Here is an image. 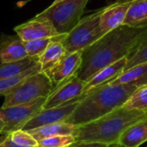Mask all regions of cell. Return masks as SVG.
<instances>
[{
    "label": "cell",
    "instance_id": "cell-1",
    "mask_svg": "<svg viewBox=\"0 0 147 147\" xmlns=\"http://www.w3.org/2000/svg\"><path fill=\"white\" fill-rule=\"evenodd\" d=\"M146 38L147 24L121 25L109 31L83 50L82 64L76 76L87 82L101 69L122 58H128Z\"/></svg>",
    "mask_w": 147,
    "mask_h": 147
},
{
    "label": "cell",
    "instance_id": "cell-2",
    "mask_svg": "<svg viewBox=\"0 0 147 147\" xmlns=\"http://www.w3.org/2000/svg\"><path fill=\"white\" fill-rule=\"evenodd\" d=\"M138 87L105 84L84 94L71 116L65 121L77 127L96 121L121 107Z\"/></svg>",
    "mask_w": 147,
    "mask_h": 147
},
{
    "label": "cell",
    "instance_id": "cell-3",
    "mask_svg": "<svg viewBox=\"0 0 147 147\" xmlns=\"http://www.w3.org/2000/svg\"><path fill=\"white\" fill-rule=\"evenodd\" d=\"M146 117L147 110H127L121 106L96 121L78 127L74 137L77 142L117 144L130 126Z\"/></svg>",
    "mask_w": 147,
    "mask_h": 147
},
{
    "label": "cell",
    "instance_id": "cell-4",
    "mask_svg": "<svg viewBox=\"0 0 147 147\" xmlns=\"http://www.w3.org/2000/svg\"><path fill=\"white\" fill-rule=\"evenodd\" d=\"M53 90L49 77L44 71H38L13 88L4 96L2 108H8L47 97Z\"/></svg>",
    "mask_w": 147,
    "mask_h": 147
},
{
    "label": "cell",
    "instance_id": "cell-5",
    "mask_svg": "<svg viewBox=\"0 0 147 147\" xmlns=\"http://www.w3.org/2000/svg\"><path fill=\"white\" fill-rule=\"evenodd\" d=\"M105 7L82 17L79 22L62 38L60 42L67 53L83 51L104 35L100 27V17Z\"/></svg>",
    "mask_w": 147,
    "mask_h": 147
},
{
    "label": "cell",
    "instance_id": "cell-6",
    "mask_svg": "<svg viewBox=\"0 0 147 147\" xmlns=\"http://www.w3.org/2000/svg\"><path fill=\"white\" fill-rule=\"evenodd\" d=\"M89 0H65L49 6L35 16L50 21L56 31L62 35L68 34L82 19Z\"/></svg>",
    "mask_w": 147,
    "mask_h": 147
},
{
    "label": "cell",
    "instance_id": "cell-7",
    "mask_svg": "<svg viewBox=\"0 0 147 147\" xmlns=\"http://www.w3.org/2000/svg\"><path fill=\"white\" fill-rule=\"evenodd\" d=\"M47 97L37 99L34 102L16 105L8 108H0V121L4 123L2 134L7 135L13 132L22 130L23 127L40 110Z\"/></svg>",
    "mask_w": 147,
    "mask_h": 147
},
{
    "label": "cell",
    "instance_id": "cell-8",
    "mask_svg": "<svg viewBox=\"0 0 147 147\" xmlns=\"http://www.w3.org/2000/svg\"><path fill=\"white\" fill-rule=\"evenodd\" d=\"M86 82L78 78L76 75L56 86L47 97L42 109H51L68 103L80 98L84 92Z\"/></svg>",
    "mask_w": 147,
    "mask_h": 147
},
{
    "label": "cell",
    "instance_id": "cell-9",
    "mask_svg": "<svg viewBox=\"0 0 147 147\" xmlns=\"http://www.w3.org/2000/svg\"><path fill=\"white\" fill-rule=\"evenodd\" d=\"M14 31L22 41L41 38H59L62 40L65 35L59 34L50 21L36 16L15 27Z\"/></svg>",
    "mask_w": 147,
    "mask_h": 147
},
{
    "label": "cell",
    "instance_id": "cell-10",
    "mask_svg": "<svg viewBox=\"0 0 147 147\" xmlns=\"http://www.w3.org/2000/svg\"><path fill=\"white\" fill-rule=\"evenodd\" d=\"M80 98L75 99L61 106L42 109L34 115L22 130L28 131L43 125L53 124L57 122H65L73 113Z\"/></svg>",
    "mask_w": 147,
    "mask_h": 147
},
{
    "label": "cell",
    "instance_id": "cell-11",
    "mask_svg": "<svg viewBox=\"0 0 147 147\" xmlns=\"http://www.w3.org/2000/svg\"><path fill=\"white\" fill-rule=\"evenodd\" d=\"M82 53L83 51H77L66 53L54 66L45 71L51 79L53 89L77 74L82 64Z\"/></svg>",
    "mask_w": 147,
    "mask_h": 147
},
{
    "label": "cell",
    "instance_id": "cell-12",
    "mask_svg": "<svg viewBox=\"0 0 147 147\" xmlns=\"http://www.w3.org/2000/svg\"><path fill=\"white\" fill-rule=\"evenodd\" d=\"M137 0H118L105 6L100 17V27L103 34L123 25L130 7Z\"/></svg>",
    "mask_w": 147,
    "mask_h": 147
},
{
    "label": "cell",
    "instance_id": "cell-13",
    "mask_svg": "<svg viewBox=\"0 0 147 147\" xmlns=\"http://www.w3.org/2000/svg\"><path fill=\"white\" fill-rule=\"evenodd\" d=\"M24 41L16 34H2L0 39V64L21 60L28 57Z\"/></svg>",
    "mask_w": 147,
    "mask_h": 147
},
{
    "label": "cell",
    "instance_id": "cell-14",
    "mask_svg": "<svg viewBox=\"0 0 147 147\" xmlns=\"http://www.w3.org/2000/svg\"><path fill=\"white\" fill-rule=\"evenodd\" d=\"M127 63V58L125 57L101 69L86 82L84 94L87 93L88 91L91 90L94 88L108 84L112 80L115 79L119 75H121L124 71Z\"/></svg>",
    "mask_w": 147,
    "mask_h": 147
},
{
    "label": "cell",
    "instance_id": "cell-15",
    "mask_svg": "<svg viewBox=\"0 0 147 147\" xmlns=\"http://www.w3.org/2000/svg\"><path fill=\"white\" fill-rule=\"evenodd\" d=\"M147 141V117L130 126L121 135L119 144L124 147H140Z\"/></svg>",
    "mask_w": 147,
    "mask_h": 147
},
{
    "label": "cell",
    "instance_id": "cell-16",
    "mask_svg": "<svg viewBox=\"0 0 147 147\" xmlns=\"http://www.w3.org/2000/svg\"><path fill=\"white\" fill-rule=\"evenodd\" d=\"M78 127L67 122H57L43 125L27 131L37 141L56 135H74Z\"/></svg>",
    "mask_w": 147,
    "mask_h": 147
},
{
    "label": "cell",
    "instance_id": "cell-17",
    "mask_svg": "<svg viewBox=\"0 0 147 147\" xmlns=\"http://www.w3.org/2000/svg\"><path fill=\"white\" fill-rule=\"evenodd\" d=\"M109 84H132L137 87L147 85V62L125 70L121 75Z\"/></svg>",
    "mask_w": 147,
    "mask_h": 147
},
{
    "label": "cell",
    "instance_id": "cell-18",
    "mask_svg": "<svg viewBox=\"0 0 147 147\" xmlns=\"http://www.w3.org/2000/svg\"><path fill=\"white\" fill-rule=\"evenodd\" d=\"M39 64V56H28L21 60L0 64V80L16 77Z\"/></svg>",
    "mask_w": 147,
    "mask_h": 147
},
{
    "label": "cell",
    "instance_id": "cell-19",
    "mask_svg": "<svg viewBox=\"0 0 147 147\" xmlns=\"http://www.w3.org/2000/svg\"><path fill=\"white\" fill-rule=\"evenodd\" d=\"M66 53V50L60 41L55 40L51 41L44 52L39 56V63L41 67V71L45 72L51 69Z\"/></svg>",
    "mask_w": 147,
    "mask_h": 147
},
{
    "label": "cell",
    "instance_id": "cell-20",
    "mask_svg": "<svg viewBox=\"0 0 147 147\" xmlns=\"http://www.w3.org/2000/svg\"><path fill=\"white\" fill-rule=\"evenodd\" d=\"M38 141L27 131L18 130L0 139V147H38Z\"/></svg>",
    "mask_w": 147,
    "mask_h": 147
},
{
    "label": "cell",
    "instance_id": "cell-21",
    "mask_svg": "<svg viewBox=\"0 0 147 147\" xmlns=\"http://www.w3.org/2000/svg\"><path fill=\"white\" fill-rule=\"evenodd\" d=\"M147 24V0H137L129 9L123 25L141 26Z\"/></svg>",
    "mask_w": 147,
    "mask_h": 147
},
{
    "label": "cell",
    "instance_id": "cell-22",
    "mask_svg": "<svg viewBox=\"0 0 147 147\" xmlns=\"http://www.w3.org/2000/svg\"><path fill=\"white\" fill-rule=\"evenodd\" d=\"M122 107L127 110H147V85L138 87Z\"/></svg>",
    "mask_w": 147,
    "mask_h": 147
},
{
    "label": "cell",
    "instance_id": "cell-23",
    "mask_svg": "<svg viewBox=\"0 0 147 147\" xmlns=\"http://www.w3.org/2000/svg\"><path fill=\"white\" fill-rule=\"evenodd\" d=\"M41 71V67H40V65L39 63L36 66L24 71L23 73H22L16 77L0 80V96H4L9 91H10L13 88H15L17 84H19L24 79H26L29 76L34 74L38 71Z\"/></svg>",
    "mask_w": 147,
    "mask_h": 147
},
{
    "label": "cell",
    "instance_id": "cell-24",
    "mask_svg": "<svg viewBox=\"0 0 147 147\" xmlns=\"http://www.w3.org/2000/svg\"><path fill=\"white\" fill-rule=\"evenodd\" d=\"M60 41L59 38H41L32 40L28 41H24V46L28 56H40L44 50L47 47L49 43L53 40Z\"/></svg>",
    "mask_w": 147,
    "mask_h": 147
},
{
    "label": "cell",
    "instance_id": "cell-25",
    "mask_svg": "<svg viewBox=\"0 0 147 147\" xmlns=\"http://www.w3.org/2000/svg\"><path fill=\"white\" fill-rule=\"evenodd\" d=\"M74 135H56L38 141L40 147H68L76 143Z\"/></svg>",
    "mask_w": 147,
    "mask_h": 147
},
{
    "label": "cell",
    "instance_id": "cell-26",
    "mask_svg": "<svg viewBox=\"0 0 147 147\" xmlns=\"http://www.w3.org/2000/svg\"><path fill=\"white\" fill-rule=\"evenodd\" d=\"M147 62V38L146 40L127 58L125 70L132 68L141 63ZM124 70V71H125Z\"/></svg>",
    "mask_w": 147,
    "mask_h": 147
},
{
    "label": "cell",
    "instance_id": "cell-27",
    "mask_svg": "<svg viewBox=\"0 0 147 147\" xmlns=\"http://www.w3.org/2000/svg\"><path fill=\"white\" fill-rule=\"evenodd\" d=\"M68 147H108L106 145L97 143H87V142H76Z\"/></svg>",
    "mask_w": 147,
    "mask_h": 147
},
{
    "label": "cell",
    "instance_id": "cell-28",
    "mask_svg": "<svg viewBox=\"0 0 147 147\" xmlns=\"http://www.w3.org/2000/svg\"><path fill=\"white\" fill-rule=\"evenodd\" d=\"M3 128H4V123L2 121H0V134H2Z\"/></svg>",
    "mask_w": 147,
    "mask_h": 147
},
{
    "label": "cell",
    "instance_id": "cell-29",
    "mask_svg": "<svg viewBox=\"0 0 147 147\" xmlns=\"http://www.w3.org/2000/svg\"><path fill=\"white\" fill-rule=\"evenodd\" d=\"M63 1H65V0H54L50 6H54V5H56V4H58V3H61Z\"/></svg>",
    "mask_w": 147,
    "mask_h": 147
},
{
    "label": "cell",
    "instance_id": "cell-30",
    "mask_svg": "<svg viewBox=\"0 0 147 147\" xmlns=\"http://www.w3.org/2000/svg\"><path fill=\"white\" fill-rule=\"evenodd\" d=\"M108 147H124V146H122L121 145H120L119 143H117V144H113V145L108 146Z\"/></svg>",
    "mask_w": 147,
    "mask_h": 147
},
{
    "label": "cell",
    "instance_id": "cell-31",
    "mask_svg": "<svg viewBox=\"0 0 147 147\" xmlns=\"http://www.w3.org/2000/svg\"><path fill=\"white\" fill-rule=\"evenodd\" d=\"M38 147H40V146H38Z\"/></svg>",
    "mask_w": 147,
    "mask_h": 147
},
{
    "label": "cell",
    "instance_id": "cell-32",
    "mask_svg": "<svg viewBox=\"0 0 147 147\" xmlns=\"http://www.w3.org/2000/svg\"><path fill=\"white\" fill-rule=\"evenodd\" d=\"M146 147H147V146H146Z\"/></svg>",
    "mask_w": 147,
    "mask_h": 147
}]
</instances>
